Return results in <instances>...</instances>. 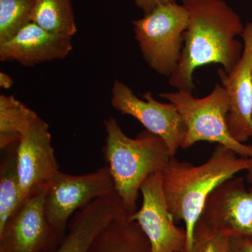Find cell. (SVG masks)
Masks as SVG:
<instances>
[{
    "instance_id": "obj_5",
    "label": "cell",
    "mask_w": 252,
    "mask_h": 252,
    "mask_svg": "<svg viewBox=\"0 0 252 252\" xmlns=\"http://www.w3.org/2000/svg\"><path fill=\"white\" fill-rule=\"evenodd\" d=\"M189 15L183 4L160 5L143 18L132 21L136 40L147 64L170 77L180 61Z\"/></svg>"
},
{
    "instance_id": "obj_19",
    "label": "cell",
    "mask_w": 252,
    "mask_h": 252,
    "mask_svg": "<svg viewBox=\"0 0 252 252\" xmlns=\"http://www.w3.org/2000/svg\"><path fill=\"white\" fill-rule=\"evenodd\" d=\"M36 0H0V43L9 40L31 22Z\"/></svg>"
},
{
    "instance_id": "obj_23",
    "label": "cell",
    "mask_w": 252,
    "mask_h": 252,
    "mask_svg": "<svg viewBox=\"0 0 252 252\" xmlns=\"http://www.w3.org/2000/svg\"><path fill=\"white\" fill-rule=\"evenodd\" d=\"M14 84V80L9 74L0 72V86L4 89H9Z\"/></svg>"
},
{
    "instance_id": "obj_7",
    "label": "cell",
    "mask_w": 252,
    "mask_h": 252,
    "mask_svg": "<svg viewBox=\"0 0 252 252\" xmlns=\"http://www.w3.org/2000/svg\"><path fill=\"white\" fill-rule=\"evenodd\" d=\"M111 104L117 112L137 119L146 130L161 137L172 157L182 147L187 129L180 113L172 102H158L150 91L144 93L140 99L130 87L116 79Z\"/></svg>"
},
{
    "instance_id": "obj_17",
    "label": "cell",
    "mask_w": 252,
    "mask_h": 252,
    "mask_svg": "<svg viewBox=\"0 0 252 252\" xmlns=\"http://www.w3.org/2000/svg\"><path fill=\"white\" fill-rule=\"evenodd\" d=\"M39 117L14 95H0V149L17 144L25 131Z\"/></svg>"
},
{
    "instance_id": "obj_1",
    "label": "cell",
    "mask_w": 252,
    "mask_h": 252,
    "mask_svg": "<svg viewBox=\"0 0 252 252\" xmlns=\"http://www.w3.org/2000/svg\"><path fill=\"white\" fill-rule=\"evenodd\" d=\"M188 12L184 46L177 68L169 84L177 91L195 89L194 72L218 64L230 73L238 64L243 44L237 39L245 28L238 13L224 0H182Z\"/></svg>"
},
{
    "instance_id": "obj_18",
    "label": "cell",
    "mask_w": 252,
    "mask_h": 252,
    "mask_svg": "<svg viewBox=\"0 0 252 252\" xmlns=\"http://www.w3.org/2000/svg\"><path fill=\"white\" fill-rule=\"evenodd\" d=\"M31 22L57 35L72 37L77 32L71 0H36Z\"/></svg>"
},
{
    "instance_id": "obj_15",
    "label": "cell",
    "mask_w": 252,
    "mask_h": 252,
    "mask_svg": "<svg viewBox=\"0 0 252 252\" xmlns=\"http://www.w3.org/2000/svg\"><path fill=\"white\" fill-rule=\"evenodd\" d=\"M90 252H152L148 238L130 218L114 220L97 235Z\"/></svg>"
},
{
    "instance_id": "obj_24",
    "label": "cell",
    "mask_w": 252,
    "mask_h": 252,
    "mask_svg": "<svg viewBox=\"0 0 252 252\" xmlns=\"http://www.w3.org/2000/svg\"><path fill=\"white\" fill-rule=\"evenodd\" d=\"M248 179L252 183V168L251 170H248Z\"/></svg>"
},
{
    "instance_id": "obj_3",
    "label": "cell",
    "mask_w": 252,
    "mask_h": 252,
    "mask_svg": "<svg viewBox=\"0 0 252 252\" xmlns=\"http://www.w3.org/2000/svg\"><path fill=\"white\" fill-rule=\"evenodd\" d=\"M106 142L102 148L116 191L131 216L137 212V201L144 181L161 172L172 157L165 141L145 130L135 138L126 135L114 117L104 121Z\"/></svg>"
},
{
    "instance_id": "obj_4",
    "label": "cell",
    "mask_w": 252,
    "mask_h": 252,
    "mask_svg": "<svg viewBox=\"0 0 252 252\" xmlns=\"http://www.w3.org/2000/svg\"><path fill=\"white\" fill-rule=\"evenodd\" d=\"M158 96L175 104L185 122L187 131L181 148H190L199 142H212L228 147L240 157L252 158V146L235 140L228 130L229 97L221 84H215L212 92L202 98H196L189 91L162 93Z\"/></svg>"
},
{
    "instance_id": "obj_22",
    "label": "cell",
    "mask_w": 252,
    "mask_h": 252,
    "mask_svg": "<svg viewBox=\"0 0 252 252\" xmlns=\"http://www.w3.org/2000/svg\"><path fill=\"white\" fill-rule=\"evenodd\" d=\"M135 1L137 6L146 15L152 12L158 6L175 2V0H135Z\"/></svg>"
},
{
    "instance_id": "obj_9",
    "label": "cell",
    "mask_w": 252,
    "mask_h": 252,
    "mask_svg": "<svg viewBox=\"0 0 252 252\" xmlns=\"http://www.w3.org/2000/svg\"><path fill=\"white\" fill-rule=\"evenodd\" d=\"M142 203L130 217L148 238L152 252H187L185 228L176 225L162 189L161 172L149 176L140 188Z\"/></svg>"
},
{
    "instance_id": "obj_14",
    "label": "cell",
    "mask_w": 252,
    "mask_h": 252,
    "mask_svg": "<svg viewBox=\"0 0 252 252\" xmlns=\"http://www.w3.org/2000/svg\"><path fill=\"white\" fill-rule=\"evenodd\" d=\"M72 50V37L52 34L31 22L9 40L0 43V61L34 67L64 59Z\"/></svg>"
},
{
    "instance_id": "obj_8",
    "label": "cell",
    "mask_w": 252,
    "mask_h": 252,
    "mask_svg": "<svg viewBox=\"0 0 252 252\" xmlns=\"http://www.w3.org/2000/svg\"><path fill=\"white\" fill-rule=\"evenodd\" d=\"M17 162L22 203L47 190L60 172L49 124L41 117L31 123L18 142Z\"/></svg>"
},
{
    "instance_id": "obj_16",
    "label": "cell",
    "mask_w": 252,
    "mask_h": 252,
    "mask_svg": "<svg viewBox=\"0 0 252 252\" xmlns=\"http://www.w3.org/2000/svg\"><path fill=\"white\" fill-rule=\"evenodd\" d=\"M18 143L1 151L0 162V230L22 203L18 171Z\"/></svg>"
},
{
    "instance_id": "obj_25",
    "label": "cell",
    "mask_w": 252,
    "mask_h": 252,
    "mask_svg": "<svg viewBox=\"0 0 252 252\" xmlns=\"http://www.w3.org/2000/svg\"></svg>"
},
{
    "instance_id": "obj_13",
    "label": "cell",
    "mask_w": 252,
    "mask_h": 252,
    "mask_svg": "<svg viewBox=\"0 0 252 252\" xmlns=\"http://www.w3.org/2000/svg\"><path fill=\"white\" fill-rule=\"evenodd\" d=\"M130 217L117 192L95 199L73 215L64 238L45 252H90L97 235L112 220Z\"/></svg>"
},
{
    "instance_id": "obj_12",
    "label": "cell",
    "mask_w": 252,
    "mask_h": 252,
    "mask_svg": "<svg viewBox=\"0 0 252 252\" xmlns=\"http://www.w3.org/2000/svg\"><path fill=\"white\" fill-rule=\"evenodd\" d=\"M243 51L240 61L230 73L217 71L221 85L229 97L226 122L230 135L245 143L252 137V20L241 34Z\"/></svg>"
},
{
    "instance_id": "obj_2",
    "label": "cell",
    "mask_w": 252,
    "mask_h": 252,
    "mask_svg": "<svg viewBox=\"0 0 252 252\" xmlns=\"http://www.w3.org/2000/svg\"><path fill=\"white\" fill-rule=\"evenodd\" d=\"M252 168V158L240 157L217 144L211 157L200 165L182 162L175 157L162 170L164 195L176 223L182 220L187 232V252H190L194 230L209 195L225 180Z\"/></svg>"
},
{
    "instance_id": "obj_6",
    "label": "cell",
    "mask_w": 252,
    "mask_h": 252,
    "mask_svg": "<svg viewBox=\"0 0 252 252\" xmlns=\"http://www.w3.org/2000/svg\"><path fill=\"white\" fill-rule=\"evenodd\" d=\"M108 165L96 171L72 175L60 171L46 191L45 212L60 241L73 215L95 199L116 193Z\"/></svg>"
},
{
    "instance_id": "obj_11",
    "label": "cell",
    "mask_w": 252,
    "mask_h": 252,
    "mask_svg": "<svg viewBox=\"0 0 252 252\" xmlns=\"http://www.w3.org/2000/svg\"><path fill=\"white\" fill-rule=\"evenodd\" d=\"M46 191L25 200L0 230V252H45L61 242L46 217Z\"/></svg>"
},
{
    "instance_id": "obj_20",
    "label": "cell",
    "mask_w": 252,
    "mask_h": 252,
    "mask_svg": "<svg viewBox=\"0 0 252 252\" xmlns=\"http://www.w3.org/2000/svg\"><path fill=\"white\" fill-rule=\"evenodd\" d=\"M230 235L218 233L197 223L190 252H228Z\"/></svg>"
},
{
    "instance_id": "obj_21",
    "label": "cell",
    "mask_w": 252,
    "mask_h": 252,
    "mask_svg": "<svg viewBox=\"0 0 252 252\" xmlns=\"http://www.w3.org/2000/svg\"><path fill=\"white\" fill-rule=\"evenodd\" d=\"M228 252H252V235H230Z\"/></svg>"
},
{
    "instance_id": "obj_10",
    "label": "cell",
    "mask_w": 252,
    "mask_h": 252,
    "mask_svg": "<svg viewBox=\"0 0 252 252\" xmlns=\"http://www.w3.org/2000/svg\"><path fill=\"white\" fill-rule=\"evenodd\" d=\"M197 223L218 233L252 235V187L245 188L242 177L225 180L209 195Z\"/></svg>"
}]
</instances>
